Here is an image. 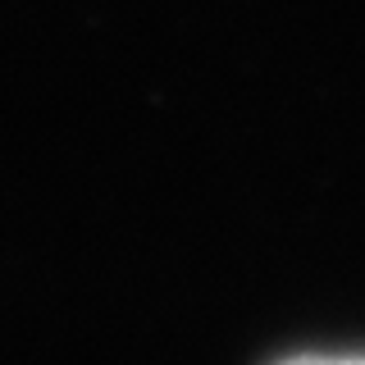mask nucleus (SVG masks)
Listing matches in <instances>:
<instances>
[{
    "label": "nucleus",
    "mask_w": 365,
    "mask_h": 365,
    "mask_svg": "<svg viewBox=\"0 0 365 365\" xmlns=\"http://www.w3.org/2000/svg\"><path fill=\"white\" fill-rule=\"evenodd\" d=\"M283 365H365V356H292Z\"/></svg>",
    "instance_id": "1"
}]
</instances>
